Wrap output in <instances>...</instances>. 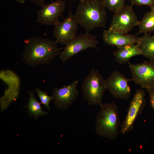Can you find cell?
Returning a JSON list of instances; mask_svg holds the SVG:
<instances>
[{"mask_svg": "<svg viewBox=\"0 0 154 154\" xmlns=\"http://www.w3.org/2000/svg\"><path fill=\"white\" fill-rule=\"evenodd\" d=\"M24 42L21 59L31 67L49 64L60 53L57 42L48 38L34 36L24 40Z\"/></svg>", "mask_w": 154, "mask_h": 154, "instance_id": "6da1fadb", "label": "cell"}, {"mask_svg": "<svg viewBox=\"0 0 154 154\" xmlns=\"http://www.w3.org/2000/svg\"><path fill=\"white\" fill-rule=\"evenodd\" d=\"M75 15L86 32L98 27H105L107 13L102 0H80Z\"/></svg>", "mask_w": 154, "mask_h": 154, "instance_id": "7a4b0ae2", "label": "cell"}, {"mask_svg": "<svg viewBox=\"0 0 154 154\" xmlns=\"http://www.w3.org/2000/svg\"><path fill=\"white\" fill-rule=\"evenodd\" d=\"M96 117L95 131L100 136L113 140L119 135L121 124L117 105L113 101L102 104Z\"/></svg>", "mask_w": 154, "mask_h": 154, "instance_id": "3957f363", "label": "cell"}, {"mask_svg": "<svg viewBox=\"0 0 154 154\" xmlns=\"http://www.w3.org/2000/svg\"><path fill=\"white\" fill-rule=\"evenodd\" d=\"M106 88L105 80L94 68L84 79L81 86L84 98L89 105L100 106Z\"/></svg>", "mask_w": 154, "mask_h": 154, "instance_id": "277c9868", "label": "cell"}, {"mask_svg": "<svg viewBox=\"0 0 154 154\" xmlns=\"http://www.w3.org/2000/svg\"><path fill=\"white\" fill-rule=\"evenodd\" d=\"M139 22L132 5H124L115 13L108 30L120 33H127L137 26Z\"/></svg>", "mask_w": 154, "mask_h": 154, "instance_id": "5b68a950", "label": "cell"}, {"mask_svg": "<svg viewBox=\"0 0 154 154\" xmlns=\"http://www.w3.org/2000/svg\"><path fill=\"white\" fill-rule=\"evenodd\" d=\"M98 42L96 36L87 32L81 33L76 35L65 45L63 50L60 52L59 58L64 63L79 52L88 48H94L98 50L97 46Z\"/></svg>", "mask_w": 154, "mask_h": 154, "instance_id": "8992f818", "label": "cell"}, {"mask_svg": "<svg viewBox=\"0 0 154 154\" xmlns=\"http://www.w3.org/2000/svg\"><path fill=\"white\" fill-rule=\"evenodd\" d=\"M145 93L143 89L136 90L131 101L126 117L121 124L120 132L124 135L133 130L134 123L141 114L146 104Z\"/></svg>", "mask_w": 154, "mask_h": 154, "instance_id": "52a82bcc", "label": "cell"}, {"mask_svg": "<svg viewBox=\"0 0 154 154\" xmlns=\"http://www.w3.org/2000/svg\"><path fill=\"white\" fill-rule=\"evenodd\" d=\"M0 78L8 86L0 99V107L2 112L17 99L19 94L20 80L17 74L9 69L0 71Z\"/></svg>", "mask_w": 154, "mask_h": 154, "instance_id": "ba28073f", "label": "cell"}, {"mask_svg": "<svg viewBox=\"0 0 154 154\" xmlns=\"http://www.w3.org/2000/svg\"><path fill=\"white\" fill-rule=\"evenodd\" d=\"M129 64L131 74L130 81L142 89L154 88V60L135 64Z\"/></svg>", "mask_w": 154, "mask_h": 154, "instance_id": "9c48e42d", "label": "cell"}, {"mask_svg": "<svg viewBox=\"0 0 154 154\" xmlns=\"http://www.w3.org/2000/svg\"><path fill=\"white\" fill-rule=\"evenodd\" d=\"M78 23L75 15L70 9L67 17L54 25L53 35L57 43L66 45L76 36Z\"/></svg>", "mask_w": 154, "mask_h": 154, "instance_id": "30bf717a", "label": "cell"}, {"mask_svg": "<svg viewBox=\"0 0 154 154\" xmlns=\"http://www.w3.org/2000/svg\"><path fill=\"white\" fill-rule=\"evenodd\" d=\"M107 88L115 98L124 100L128 99L131 95V88L124 75L118 70L112 72L105 80Z\"/></svg>", "mask_w": 154, "mask_h": 154, "instance_id": "8fae6325", "label": "cell"}, {"mask_svg": "<svg viewBox=\"0 0 154 154\" xmlns=\"http://www.w3.org/2000/svg\"><path fill=\"white\" fill-rule=\"evenodd\" d=\"M78 82V80H76L68 85H64L62 88H52V100L56 108L61 110H66L71 106L79 94V92L77 88Z\"/></svg>", "mask_w": 154, "mask_h": 154, "instance_id": "7c38bea8", "label": "cell"}, {"mask_svg": "<svg viewBox=\"0 0 154 154\" xmlns=\"http://www.w3.org/2000/svg\"><path fill=\"white\" fill-rule=\"evenodd\" d=\"M37 12V22L47 25H55L58 18L65 11V4L62 0H58L42 5Z\"/></svg>", "mask_w": 154, "mask_h": 154, "instance_id": "4fadbf2b", "label": "cell"}, {"mask_svg": "<svg viewBox=\"0 0 154 154\" xmlns=\"http://www.w3.org/2000/svg\"><path fill=\"white\" fill-rule=\"evenodd\" d=\"M102 38L106 44L118 48L129 44H137L138 37L134 35L120 33L108 30L104 31Z\"/></svg>", "mask_w": 154, "mask_h": 154, "instance_id": "5bb4252c", "label": "cell"}, {"mask_svg": "<svg viewBox=\"0 0 154 154\" xmlns=\"http://www.w3.org/2000/svg\"><path fill=\"white\" fill-rule=\"evenodd\" d=\"M141 54V52L137 44H129L117 48L113 53L116 61L120 64L129 63L132 57Z\"/></svg>", "mask_w": 154, "mask_h": 154, "instance_id": "9a60e30c", "label": "cell"}, {"mask_svg": "<svg viewBox=\"0 0 154 154\" xmlns=\"http://www.w3.org/2000/svg\"><path fill=\"white\" fill-rule=\"evenodd\" d=\"M137 44L142 55L150 60H154V35L145 33L144 36L138 37Z\"/></svg>", "mask_w": 154, "mask_h": 154, "instance_id": "2e32d148", "label": "cell"}, {"mask_svg": "<svg viewBox=\"0 0 154 154\" xmlns=\"http://www.w3.org/2000/svg\"><path fill=\"white\" fill-rule=\"evenodd\" d=\"M150 7V11L145 13L142 19L139 22L138 34L154 31V6Z\"/></svg>", "mask_w": 154, "mask_h": 154, "instance_id": "e0dca14e", "label": "cell"}, {"mask_svg": "<svg viewBox=\"0 0 154 154\" xmlns=\"http://www.w3.org/2000/svg\"><path fill=\"white\" fill-rule=\"evenodd\" d=\"M28 93L29 96L27 107L31 116H34L35 119H37L40 116L47 114L48 112L42 110V108L40 104L35 97L34 91L33 90H29Z\"/></svg>", "mask_w": 154, "mask_h": 154, "instance_id": "ac0fdd59", "label": "cell"}, {"mask_svg": "<svg viewBox=\"0 0 154 154\" xmlns=\"http://www.w3.org/2000/svg\"><path fill=\"white\" fill-rule=\"evenodd\" d=\"M125 0H103V3L110 11L115 13L125 5Z\"/></svg>", "mask_w": 154, "mask_h": 154, "instance_id": "d6986e66", "label": "cell"}, {"mask_svg": "<svg viewBox=\"0 0 154 154\" xmlns=\"http://www.w3.org/2000/svg\"><path fill=\"white\" fill-rule=\"evenodd\" d=\"M35 91L37 94L41 102L48 110H50L49 104L51 100H53L52 96H49L46 92H44L38 88L35 89Z\"/></svg>", "mask_w": 154, "mask_h": 154, "instance_id": "ffe728a7", "label": "cell"}, {"mask_svg": "<svg viewBox=\"0 0 154 154\" xmlns=\"http://www.w3.org/2000/svg\"><path fill=\"white\" fill-rule=\"evenodd\" d=\"M131 5H137L138 6L147 5L150 7L154 6V0H128Z\"/></svg>", "mask_w": 154, "mask_h": 154, "instance_id": "44dd1931", "label": "cell"}, {"mask_svg": "<svg viewBox=\"0 0 154 154\" xmlns=\"http://www.w3.org/2000/svg\"><path fill=\"white\" fill-rule=\"evenodd\" d=\"M146 90L149 96L150 106L154 112V88Z\"/></svg>", "mask_w": 154, "mask_h": 154, "instance_id": "7402d4cb", "label": "cell"}, {"mask_svg": "<svg viewBox=\"0 0 154 154\" xmlns=\"http://www.w3.org/2000/svg\"><path fill=\"white\" fill-rule=\"evenodd\" d=\"M29 1L38 6H42L44 4L45 0H29Z\"/></svg>", "mask_w": 154, "mask_h": 154, "instance_id": "603a6c76", "label": "cell"}, {"mask_svg": "<svg viewBox=\"0 0 154 154\" xmlns=\"http://www.w3.org/2000/svg\"><path fill=\"white\" fill-rule=\"evenodd\" d=\"M14 0L21 4H24L25 3V0Z\"/></svg>", "mask_w": 154, "mask_h": 154, "instance_id": "cb8c5ba5", "label": "cell"}, {"mask_svg": "<svg viewBox=\"0 0 154 154\" xmlns=\"http://www.w3.org/2000/svg\"><path fill=\"white\" fill-rule=\"evenodd\" d=\"M72 0L74 1H76V0Z\"/></svg>", "mask_w": 154, "mask_h": 154, "instance_id": "d4e9b609", "label": "cell"}]
</instances>
